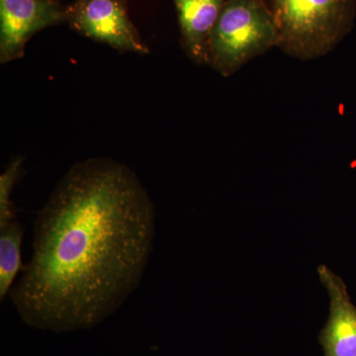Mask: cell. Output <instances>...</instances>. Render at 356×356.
<instances>
[{
    "instance_id": "obj_1",
    "label": "cell",
    "mask_w": 356,
    "mask_h": 356,
    "mask_svg": "<svg viewBox=\"0 0 356 356\" xmlns=\"http://www.w3.org/2000/svg\"><path fill=\"white\" fill-rule=\"evenodd\" d=\"M154 233L153 201L130 168L79 161L35 220L31 261L9 292L16 311L42 331L92 329L139 286Z\"/></svg>"
},
{
    "instance_id": "obj_2",
    "label": "cell",
    "mask_w": 356,
    "mask_h": 356,
    "mask_svg": "<svg viewBox=\"0 0 356 356\" xmlns=\"http://www.w3.org/2000/svg\"><path fill=\"white\" fill-rule=\"evenodd\" d=\"M278 47L290 57L311 60L341 43L355 25L356 0H268Z\"/></svg>"
},
{
    "instance_id": "obj_3",
    "label": "cell",
    "mask_w": 356,
    "mask_h": 356,
    "mask_svg": "<svg viewBox=\"0 0 356 356\" xmlns=\"http://www.w3.org/2000/svg\"><path fill=\"white\" fill-rule=\"evenodd\" d=\"M278 47V32L266 0H227L211 35L209 63L229 77Z\"/></svg>"
},
{
    "instance_id": "obj_4",
    "label": "cell",
    "mask_w": 356,
    "mask_h": 356,
    "mask_svg": "<svg viewBox=\"0 0 356 356\" xmlns=\"http://www.w3.org/2000/svg\"><path fill=\"white\" fill-rule=\"evenodd\" d=\"M69 17L77 31L89 38L119 51L149 53L118 0H81L70 8Z\"/></svg>"
},
{
    "instance_id": "obj_5",
    "label": "cell",
    "mask_w": 356,
    "mask_h": 356,
    "mask_svg": "<svg viewBox=\"0 0 356 356\" xmlns=\"http://www.w3.org/2000/svg\"><path fill=\"white\" fill-rule=\"evenodd\" d=\"M65 15L51 0H0V62L22 57L35 33L60 22Z\"/></svg>"
},
{
    "instance_id": "obj_6",
    "label": "cell",
    "mask_w": 356,
    "mask_h": 356,
    "mask_svg": "<svg viewBox=\"0 0 356 356\" xmlns=\"http://www.w3.org/2000/svg\"><path fill=\"white\" fill-rule=\"evenodd\" d=\"M318 273L331 299L329 321L321 334L325 356H356V306L339 276L325 266Z\"/></svg>"
},
{
    "instance_id": "obj_7",
    "label": "cell",
    "mask_w": 356,
    "mask_h": 356,
    "mask_svg": "<svg viewBox=\"0 0 356 356\" xmlns=\"http://www.w3.org/2000/svg\"><path fill=\"white\" fill-rule=\"evenodd\" d=\"M227 0H175L186 55L197 65L209 63L211 35Z\"/></svg>"
},
{
    "instance_id": "obj_8",
    "label": "cell",
    "mask_w": 356,
    "mask_h": 356,
    "mask_svg": "<svg viewBox=\"0 0 356 356\" xmlns=\"http://www.w3.org/2000/svg\"><path fill=\"white\" fill-rule=\"evenodd\" d=\"M24 229L19 222H9L0 228V300L13 288V283L21 269V247Z\"/></svg>"
},
{
    "instance_id": "obj_9",
    "label": "cell",
    "mask_w": 356,
    "mask_h": 356,
    "mask_svg": "<svg viewBox=\"0 0 356 356\" xmlns=\"http://www.w3.org/2000/svg\"><path fill=\"white\" fill-rule=\"evenodd\" d=\"M23 161L24 159L21 156L11 159L6 170L0 175V228H3L15 219V206L11 196L14 186L22 173Z\"/></svg>"
}]
</instances>
